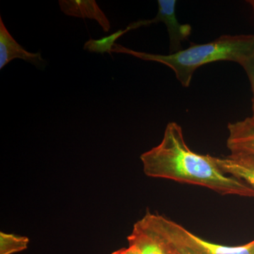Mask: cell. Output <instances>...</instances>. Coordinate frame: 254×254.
Segmentation results:
<instances>
[{
  "mask_svg": "<svg viewBox=\"0 0 254 254\" xmlns=\"http://www.w3.org/2000/svg\"><path fill=\"white\" fill-rule=\"evenodd\" d=\"M147 176L205 187L220 194L254 198V188L218 168L210 155H200L190 148L182 127L170 123L161 143L141 155Z\"/></svg>",
  "mask_w": 254,
  "mask_h": 254,
  "instance_id": "cell-1",
  "label": "cell"
},
{
  "mask_svg": "<svg viewBox=\"0 0 254 254\" xmlns=\"http://www.w3.org/2000/svg\"><path fill=\"white\" fill-rule=\"evenodd\" d=\"M113 52L133 55L146 61L163 64L175 72L185 88L190 86L193 73L200 66L220 61H230L242 65L254 55V34L225 35L203 44L191 43L187 49L168 55L137 52L115 44Z\"/></svg>",
  "mask_w": 254,
  "mask_h": 254,
  "instance_id": "cell-2",
  "label": "cell"
},
{
  "mask_svg": "<svg viewBox=\"0 0 254 254\" xmlns=\"http://www.w3.org/2000/svg\"><path fill=\"white\" fill-rule=\"evenodd\" d=\"M142 221L163 237L175 254H202L189 240L186 228L158 214L147 213Z\"/></svg>",
  "mask_w": 254,
  "mask_h": 254,
  "instance_id": "cell-3",
  "label": "cell"
},
{
  "mask_svg": "<svg viewBox=\"0 0 254 254\" xmlns=\"http://www.w3.org/2000/svg\"><path fill=\"white\" fill-rule=\"evenodd\" d=\"M175 0H158V11L156 16L150 20V24L163 22L168 28L170 37V54L182 49V42L190 37L191 27L189 24L179 22L175 13Z\"/></svg>",
  "mask_w": 254,
  "mask_h": 254,
  "instance_id": "cell-4",
  "label": "cell"
},
{
  "mask_svg": "<svg viewBox=\"0 0 254 254\" xmlns=\"http://www.w3.org/2000/svg\"><path fill=\"white\" fill-rule=\"evenodd\" d=\"M127 240L128 246L134 247L141 254H175L167 241L141 220L133 225Z\"/></svg>",
  "mask_w": 254,
  "mask_h": 254,
  "instance_id": "cell-5",
  "label": "cell"
},
{
  "mask_svg": "<svg viewBox=\"0 0 254 254\" xmlns=\"http://www.w3.org/2000/svg\"><path fill=\"white\" fill-rule=\"evenodd\" d=\"M14 59L24 60L39 69H44L48 64L46 60L42 58L41 53H30L15 41L0 16V68L2 69Z\"/></svg>",
  "mask_w": 254,
  "mask_h": 254,
  "instance_id": "cell-6",
  "label": "cell"
},
{
  "mask_svg": "<svg viewBox=\"0 0 254 254\" xmlns=\"http://www.w3.org/2000/svg\"><path fill=\"white\" fill-rule=\"evenodd\" d=\"M213 158L223 173L240 179L254 188V155L230 153Z\"/></svg>",
  "mask_w": 254,
  "mask_h": 254,
  "instance_id": "cell-7",
  "label": "cell"
},
{
  "mask_svg": "<svg viewBox=\"0 0 254 254\" xmlns=\"http://www.w3.org/2000/svg\"><path fill=\"white\" fill-rule=\"evenodd\" d=\"M227 128V146L230 153L254 155V119L252 117L229 124Z\"/></svg>",
  "mask_w": 254,
  "mask_h": 254,
  "instance_id": "cell-8",
  "label": "cell"
},
{
  "mask_svg": "<svg viewBox=\"0 0 254 254\" xmlns=\"http://www.w3.org/2000/svg\"><path fill=\"white\" fill-rule=\"evenodd\" d=\"M59 4L62 11L67 16L95 20L105 32L111 28L106 15L94 0H60Z\"/></svg>",
  "mask_w": 254,
  "mask_h": 254,
  "instance_id": "cell-9",
  "label": "cell"
},
{
  "mask_svg": "<svg viewBox=\"0 0 254 254\" xmlns=\"http://www.w3.org/2000/svg\"><path fill=\"white\" fill-rule=\"evenodd\" d=\"M186 235L190 242L202 254H254V240L244 245L227 247L203 240L187 229Z\"/></svg>",
  "mask_w": 254,
  "mask_h": 254,
  "instance_id": "cell-10",
  "label": "cell"
},
{
  "mask_svg": "<svg viewBox=\"0 0 254 254\" xmlns=\"http://www.w3.org/2000/svg\"><path fill=\"white\" fill-rule=\"evenodd\" d=\"M150 24L149 20L136 21V22L128 25V27L125 29L119 30L118 31L115 32L109 36L104 37L99 40L90 39L85 43L83 49L88 50L91 53H100V54L108 53L109 54H111L117 40L119 39L120 37L131 30L136 29L141 26H149Z\"/></svg>",
  "mask_w": 254,
  "mask_h": 254,
  "instance_id": "cell-11",
  "label": "cell"
},
{
  "mask_svg": "<svg viewBox=\"0 0 254 254\" xmlns=\"http://www.w3.org/2000/svg\"><path fill=\"white\" fill-rule=\"evenodd\" d=\"M29 239L0 232V254H13L26 250Z\"/></svg>",
  "mask_w": 254,
  "mask_h": 254,
  "instance_id": "cell-12",
  "label": "cell"
},
{
  "mask_svg": "<svg viewBox=\"0 0 254 254\" xmlns=\"http://www.w3.org/2000/svg\"><path fill=\"white\" fill-rule=\"evenodd\" d=\"M241 66L245 70L249 79H250L252 92H253V100H252V118L254 119V55L252 58L242 64Z\"/></svg>",
  "mask_w": 254,
  "mask_h": 254,
  "instance_id": "cell-13",
  "label": "cell"
},
{
  "mask_svg": "<svg viewBox=\"0 0 254 254\" xmlns=\"http://www.w3.org/2000/svg\"><path fill=\"white\" fill-rule=\"evenodd\" d=\"M111 254H141L138 250L132 246H128L127 248H123L121 250L114 252Z\"/></svg>",
  "mask_w": 254,
  "mask_h": 254,
  "instance_id": "cell-14",
  "label": "cell"
},
{
  "mask_svg": "<svg viewBox=\"0 0 254 254\" xmlns=\"http://www.w3.org/2000/svg\"><path fill=\"white\" fill-rule=\"evenodd\" d=\"M249 4H251L252 6V9H253L254 13V0H252V1H248Z\"/></svg>",
  "mask_w": 254,
  "mask_h": 254,
  "instance_id": "cell-15",
  "label": "cell"
}]
</instances>
